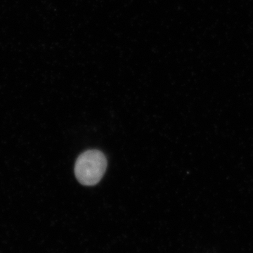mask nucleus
<instances>
[{
	"label": "nucleus",
	"mask_w": 253,
	"mask_h": 253,
	"mask_svg": "<svg viewBox=\"0 0 253 253\" xmlns=\"http://www.w3.org/2000/svg\"><path fill=\"white\" fill-rule=\"evenodd\" d=\"M107 167L106 156L98 150H89L78 158L75 174L81 184L94 186L101 180Z\"/></svg>",
	"instance_id": "obj_1"
}]
</instances>
